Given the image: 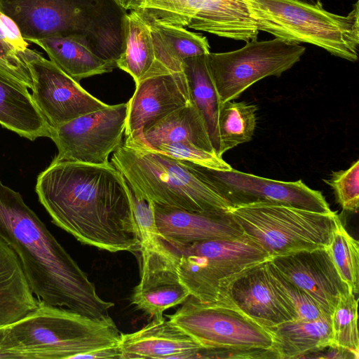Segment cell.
Masks as SVG:
<instances>
[{"instance_id": "1", "label": "cell", "mask_w": 359, "mask_h": 359, "mask_svg": "<svg viewBox=\"0 0 359 359\" xmlns=\"http://www.w3.org/2000/svg\"><path fill=\"white\" fill-rule=\"evenodd\" d=\"M36 192L52 222L82 244L140 252L128 182L111 162H52L38 176Z\"/></svg>"}, {"instance_id": "2", "label": "cell", "mask_w": 359, "mask_h": 359, "mask_svg": "<svg viewBox=\"0 0 359 359\" xmlns=\"http://www.w3.org/2000/svg\"><path fill=\"white\" fill-rule=\"evenodd\" d=\"M0 237L17 255L38 299L92 318L109 316L114 304L98 295L88 275L21 195L1 180Z\"/></svg>"}, {"instance_id": "3", "label": "cell", "mask_w": 359, "mask_h": 359, "mask_svg": "<svg viewBox=\"0 0 359 359\" xmlns=\"http://www.w3.org/2000/svg\"><path fill=\"white\" fill-rule=\"evenodd\" d=\"M0 11L25 41L72 37L116 66L126 49L128 13L118 0H0Z\"/></svg>"}, {"instance_id": "4", "label": "cell", "mask_w": 359, "mask_h": 359, "mask_svg": "<svg viewBox=\"0 0 359 359\" xmlns=\"http://www.w3.org/2000/svg\"><path fill=\"white\" fill-rule=\"evenodd\" d=\"M120 337L109 316L92 318L38 299L29 313L0 326V358H78L117 346Z\"/></svg>"}, {"instance_id": "5", "label": "cell", "mask_w": 359, "mask_h": 359, "mask_svg": "<svg viewBox=\"0 0 359 359\" xmlns=\"http://www.w3.org/2000/svg\"><path fill=\"white\" fill-rule=\"evenodd\" d=\"M111 163L149 202L192 212L224 213L233 207L179 160L150 149L138 138L125 137Z\"/></svg>"}, {"instance_id": "6", "label": "cell", "mask_w": 359, "mask_h": 359, "mask_svg": "<svg viewBox=\"0 0 359 359\" xmlns=\"http://www.w3.org/2000/svg\"><path fill=\"white\" fill-rule=\"evenodd\" d=\"M259 31L299 44L310 43L355 62L359 48V4L347 15L299 0H246Z\"/></svg>"}, {"instance_id": "7", "label": "cell", "mask_w": 359, "mask_h": 359, "mask_svg": "<svg viewBox=\"0 0 359 359\" xmlns=\"http://www.w3.org/2000/svg\"><path fill=\"white\" fill-rule=\"evenodd\" d=\"M168 319L204 348L198 358H278L268 329L235 304L190 295Z\"/></svg>"}, {"instance_id": "8", "label": "cell", "mask_w": 359, "mask_h": 359, "mask_svg": "<svg viewBox=\"0 0 359 359\" xmlns=\"http://www.w3.org/2000/svg\"><path fill=\"white\" fill-rule=\"evenodd\" d=\"M181 282L202 302L234 304L230 287L238 277L267 261L269 255L243 233L231 239L217 238L173 247Z\"/></svg>"}, {"instance_id": "9", "label": "cell", "mask_w": 359, "mask_h": 359, "mask_svg": "<svg viewBox=\"0 0 359 359\" xmlns=\"http://www.w3.org/2000/svg\"><path fill=\"white\" fill-rule=\"evenodd\" d=\"M228 212L271 257L327 248L337 215L268 203L235 205Z\"/></svg>"}, {"instance_id": "10", "label": "cell", "mask_w": 359, "mask_h": 359, "mask_svg": "<svg viewBox=\"0 0 359 359\" xmlns=\"http://www.w3.org/2000/svg\"><path fill=\"white\" fill-rule=\"evenodd\" d=\"M306 48L276 38L248 41L241 48L207 55L210 72L221 104L237 99L255 83L280 76L292 68Z\"/></svg>"}, {"instance_id": "11", "label": "cell", "mask_w": 359, "mask_h": 359, "mask_svg": "<svg viewBox=\"0 0 359 359\" xmlns=\"http://www.w3.org/2000/svg\"><path fill=\"white\" fill-rule=\"evenodd\" d=\"M180 161L198 179L222 195L233 206L268 203L321 213L332 211L322 193L309 188L302 180L278 181L233 168L217 170L188 161Z\"/></svg>"}, {"instance_id": "12", "label": "cell", "mask_w": 359, "mask_h": 359, "mask_svg": "<svg viewBox=\"0 0 359 359\" xmlns=\"http://www.w3.org/2000/svg\"><path fill=\"white\" fill-rule=\"evenodd\" d=\"M127 113L128 102L109 104L51 128L49 138L57 149L52 162L109 163V154L123 142Z\"/></svg>"}, {"instance_id": "13", "label": "cell", "mask_w": 359, "mask_h": 359, "mask_svg": "<svg viewBox=\"0 0 359 359\" xmlns=\"http://www.w3.org/2000/svg\"><path fill=\"white\" fill-rule=\"evenodd\" d=\"M22 56L31 74L32 97L51 128L109 106L39 52L28 48Z\"/></svg>"}, {"instance_id": "14", "label": "cell", "mask_w": 359, "mask_h": 359, "mask_svg": "<svg viewBox=\"0 0 359 359\" xmlns=\"http://www.w3.org/2000/svg\"><path fill=\"white\" fill-rule=\"evenodd\" d=\"M142 268L131 303L153 320H161L165 311L182 304L191 294L181 282L176 255L165 242L160 248H141Z\"/></svg>"}, {"instance_id": "15", "label": "cell", "mask_w": 359, "mask_h": 359, "mask_svg": "<svg viewBox=\"0 0 359 359\" xmlns=\"http://www.w3.org/2000/svg\"><path fill=\"white\" fill-rule=\"evenodd\" d=\"M289 280L304 290L328 316L341 295L349 292L327 248L304 250L270 258Z\"/></svg>"}, {"instance_id": "16", "label": "cell", "mask_w": 359, "mask_h": 359, "mask_svg": "<svg viewBox=\"0 0 359 359\" xmlns=\"http://www.w3.org/2000/svg\"><path fill=\"white\" fill-rule=\"evenodd\" d=\"M190 102L182 71L146 76L135 84L134 94L128 102L126 137H139L152 124Z\"/></svg>"}, {"instance_id": "17", "label": "cell", "mask_w": 359, "mask_h": 359, "mask_svg": "<svg viewBox=\"0 0 359 359\" xmlns=\"http://www.w3.org/2000/svg\"><path fill=\"white\" fill-rule=\"evenodd\" d=\"M267 261L238 277L229 290L234 304L265 327L297 319L294 307L274 283Z\"/></svg>"}, {"instance_id": "18", "label": "cell", "mask_w": 359, "mask_h": 359, "mask_svg": "<svg viewBox=\"0 0 359 359\" xmlns=\"http://www.w3.org/2000/svg\"><path fill=\"white\" fill-rule=\"evenodd\" d=\"M151 203L158 232L171 246L217 238L231 239L243 234L228 212H192Z\"/></svg>"}, {"instance_id": "19", "label": "cell", "mask_w": 359, "mask_h": 359, "mask_svg": "<svg viewBox=\"0 0 359 359\" xmlns=\"http://www.w3.org/2000/svg\"><path fill=\"white\" fill-rule=\"evenodd\" d=\"M121 359L197 358L204 348L169 319L153 320L132 333H121Z\"/></svg>"}, {"instance_id": "20", "label": "cell", "mask_w": 359, "mask_h": 359, "mask_svg": "<svg viewBox=\"0 0 359 359\" xmlns=\"http://www.w3.org/2000/svg\"><path fill=\"white\" fill-rule=\"evenodd\" d=\"M189 28L246 42L259 32L246 0H196Z\"/></svg>"}, {"instance_id": "21", "label": "cell", "mask_w": 359, "mask_h": 359, "mask_svg": "<svg viewBox=\"0 0 359 359\" xmlns=\"http://www.w3.org/2000/svg\"><path fill=\"white\" fill-rule=\"evenodd\" d=\"M0 125L30 140L50 135L51 127L36 106L28 87L1 72Z\"/></svg>"}, {"instance_id": "22", "label": "cell", "mask_w": 359, "mask_h": 359, "mask_svg": "<svg viewBox=\"0 0 359 359\" xmlns=\"http://www.w3.org/2000/svg\"><path fill=\"white\" fill-rule=\"evenodd\" d=\"M146 22L149 27L156 60L147 76L165 72H182L184 59L210 53L205 36L182 27Z\"/></svg>"}, {"instance_id": "23", "label": "cell", "mask_w": 359, "mask_h": 359, "mask_svg": "<svg viewBox=\"0 0 359 359\" xmlns=\"http://www.w3.org/2000/svg\"><path fill=\"white\" fill-rule=\"evenodd\" d=\"M37 302L17 255L0 237V326L20 320Z\"/></svg>"}, {"instance_id": "24", "label": "cell", "mask_w": 359, "mask_h": 359, "mask_svg": "<svg viewBox=\"0 0 359 359\" xmlns=\"http://www.w3.org/2000/svg\"><path fill=\"white\" fill-rule=\"evenodd\" d=\"M266 328L278 359L306 358L332 345L330 318L313 321L295 319Z\"/></svg>"}, {"instance_id": "25", "label": "cell", "mask_w": 359, "mask_h": 359, "mask_svg": "<svg viewBox=\"0 0 359 359\" xmlns=\"http://www.w3.org/2000/svg\"><path fill=\"white\" fill-rule=\"evenodd\" d=\"M135 138L149 147L168 142H187L215 153L203 118L192 101L158 120Z\"/></svg>"}, {"instance_id": "26", "label": "cell", "mask_w": 359, "mask_h": 359, "mask_svg": "<svg viewBox=\"0 0 359 359\" xmlns=\"http://www.w3.org/2000/svg\"><path fill=\"white\" fill-rule=\"evenodd\" d=\"M207 55L184 59L182 70L187 79L191 100L203 118L212 147L218 155V116L221 103L210 72Z\"/></svg>"}, {"instance_id": "27", "label": "cell", "mask_w": 359, "mask_h": 359, "mask_svg": "<svg viewBox=\"0 0 359 359\" xmlns=\"http://www.w3.org/2000/svg\"><path fill=\"white\" fill-rule=\"evenodd\" d=\"M32 42L42 48L53 63L78 83L85 78L111 72L116 67L72 37L53 36Z\"/></svg>"}, {"instance_id": "28", "label": "cell", "mask_w": 359, "mask_h": 359, "mask_svg": "<svg viewBox=\"0 0 359 359\" xmlns=\"http://www.w3.org/2000/svg\"><path fill=\"white\" fill-rule=\"evenodd\" d=\"M126 49L116 62V67L128 73L135 84L146 77L156 60L149 27L135 11L128 15Z\"/></svg>"}, {"instance_id": "29", "label": "cell", "mask_w": 359, "mask_h": 359, "mask_svg": "<svg viewBox=\"0 0 359 359\" xmlns=\"http://www.w3.org/2000/svg\"><path fill=\"white\" fill-rule=\"evenodd\" d=\"M257 110L255 104L245 102L231 100L221 104L218 116L219 156L252 140L257 124Z\"/></svg>"}, {"instance_id": "30", "label": "cell", "mask_w": 359, "mask_h": 359, "mask_svg": "<svg viewBox=\"0 0 359 359\" xmlns=\"http://www.w3.org/2000/svg\"><path fill=\"white\" fill-rule=\"evenodd\" d=\"M327 248L349 292L357 294L359 290V243L347 232L338 215Z\"/></svg>"}, {"instance_id": "31", "label": "cell", "mask_w": 359, "mask_h": 359, "mask_svg": "<svg viewBox=\"0 0 359 359\" xmlns=\"http://www.w3.org/2000/svg\"><path fill=\"white\" fill-rule=\"evenodd\" d=\"M358 299L348 292L341 295L330 316L332 344L358 356Z\"/></svg>"}, {"instance_id": "32", "label": "cell", "mask_w": 359, "mask_h": 359, "mask_svg": "<svg viewBox=\"0 0 359 359\" xmlns=\"http://www.w3.org/2000/svg\"><path fill=\"white\" fill-rule=\"evenodd\" d=\"M269 259L267 261L269 273L276 285L294 307L297 320L313 321L330 318L304 290L285 277Z\"/></svg>"}, {"instance_id": "33", "label": "cell", "mask_w": 359, "mask_h": 359, "mask_svg": "<svg viewBox=\"0 0 359 359\" xmlns=\"http://www.w3.org/2000/svg\"><path fill=\"white\" fill-rule=\"evenodd\" d=\"M147 147L177 160L188 161L207 168L217 170H229L232 168L216 153L203 150L187 142H168L154 147Z\"/></svg>"}, {"instance_id": "34", "label": "cell", "mask_w": 359, "mask_h": 359, "mask_svg": "<svg viewBox=\"0 0 359 359\" xmlns=\"http://www.w3.org/2000/svg\"><path fill=\"white\" fill-rule=\"evenodd\" d=\"M128 191L133 216L140 238V248L144 247L160 248L165 245L157 229L153 205L128 183Z\"/></svg>"}, {"instance_id": "35", "label": "cell", "mask_w": 359, "mask_h": 359, "mask_svg": "<svg viewBox=\"0 0 359 359\" xmlns=\"http://www.w3.org/2000/svg\"><path fill=\"white\" fill-rule=\"evenodd\" d=\"M325 182L334 190L337 201L344 210L356 212L359 205V161L349 168L333 172Z\"/></svg>"}, {"instance_id": "36", "label": "cell", "mask_w": 359, "mask_h": 359, "mask_svg": "<svg viewBox=\"0 0 359 359\" xmlns=\"http://www.w3.org/2000/svg\"><path fill=\"white\" fill-rule=\"evenodd\" d=\"M0 72L32 88L29 68L21 54L11 44L0 28Z\"/></svg>"}, {"instance_id": "37", "label": "cell", "mask_w": 359, "mask_h": 359, "mask_svg": "<svg viewBox=\"0 0 359 359\" xmlns=\"http://www.w3.org/2000/svg\"><path fill=\"white\" fill-rule=\"evenodd\" d=\"M0 28L8 42L21 54L29 44L22 38L18 27L8 16L0 11Z\"/></svg>"}, {"instance_id": "38", "label": "cell", "mask_w": 359, "mask_h": 359, "mask_svg": "<svg viewBox=\"0 0 359 359\" xmlns=\"http://www.w3.org/2000/svg\"><path fill=\"white\" fill-rule=\"evenodd\" d=\"M353 358L358 359V356L353 352L341 347L330 345L309 355L306 358Z\"/></svg>"}, {"instance_id": "39", "label": "cell", "mask_w": 359, "mask_h": 359, "mask_svg": "<svg viewBox=\"0 0 359 359\" xmlns=\"http://www.w3.org/2000/svg\"><path fill=\"white\" fill-rule=\"evenodd\" d=\"M121 353L119 346H111L105 348L92 351L79 356V359H97V358H118L121 359Z\"/></svg>"}, {"instance_id": "40", "label": "cell", "mask_w": 359, "mask_h": 359, "mask_svg": "<svg viewBox=\"0 0 359 359\" xmlns=\"http://www.w3.org/2000/svg\"><path fill=\"white\" fill-rule=\"evenodd\" d=\"M313 5H322L321 0H299Z\"/></svg>"}]
</instances>
